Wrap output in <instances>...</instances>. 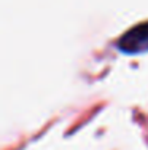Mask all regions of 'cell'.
<instances>
[{"label":"cell","mask_w":148,"mask_h":150,"mask_svg":"<svg viewBox=\"0 0 148 150\" xmlns=\"http://www.w3.org/2000/svg\"><path fill=\"white\" fill-rule=\"evenodd\" d=\"M119 51L137 54V53H147L148 51V23H142L129 29L126 34L119 37L116 42Z\"/></svg>","instance_id":"6da1fadb"}]
</instances>
